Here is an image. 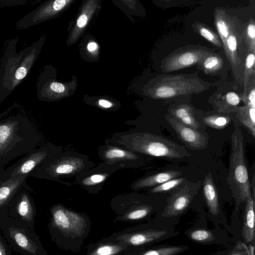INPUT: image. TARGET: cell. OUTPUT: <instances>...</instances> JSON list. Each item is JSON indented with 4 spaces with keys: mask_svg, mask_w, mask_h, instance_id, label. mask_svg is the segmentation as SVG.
<instances>
[{
    "mask_svg": "<svg viewBox=\"0 0 255 255\" xmlns=\"http://www.w3.org/2000/svg\"><path fill=\"white\" fill-rule=\"evenodd\" d=\"M223 65L222 57L213 52L206 55L197 65L206 75H212L219 72Z\"/></svg>",
    "mask_w": 255,
    "mask_h": 255,
    "instance_id": "obj_30",
    "label": "cell"
},
{
    "mask_svg": "<svg viewBox=\"0 0 255 255\" xmlns=\"http://www.w3.org/2000/svg\"><path fill=\"white\" fill-rule=\"evenodd\" d=\"M178 232L170 220L157 217L145 223L126 228L111 237L126 243L130 250L126 255L177 236Z\"/></svg>",
    "mask_w": 255,
    "mask_h": 255,
    "instance_id": "obj_6",
    "label": "cell"
},
{
    "mask_svg": "<svg viewBox=\"0 0 255 255\" xmlns=\"http://www.w3.org/2000/svg\"><path fill=\"white\" fill-rule=\"evenodd\" d=\"M18 37L7 44L0 65V104L27 78L45 41L41 36L31 45L16 51Z\"/></svg>",
    "mask_w": 255,
    "mask_h": 255,
    "instance_id": "obj_1",
    "label": "cell"
},
{
    "mask_svg": "<svg viewBox=\"0 0 255 255\" xmlns=\"http://www.w3.org/2000/svg\"><path fill=\"white\" fill-rule=\"evenodd\" d=\"M42 0H0V7H11L18 5L35 4Z\"/></svg>",
    "mask_w": 255,
    "mask_h": 255,
    "instance_id": "obj_39",
    "label": "cell"
},
{
    "mask_svg": "<svg viewBox=\"0 0 255 255\" xmlns=\"http://www.w3.org/2000/svg\"><path fill=\"white\" fill-rule=\"evenodd\" d=\"M51 214L50 231L57 246L66 251H79L91 230L89 217L61 204L52 207Z\"/></svg>",
    "mask_w": 255,
    "mask_h": 255,
    "instance_id": "obj_2",
    "label": "cell"
},
{
    "mask_svg": "<svg viewBox=\"0 0 255 255\" xmlns=\"http://www.w3.org/2000/svg\"><path fill=\"white\" fill-rule=\"evenodd\" d=\"M168 113L182 124L195 129L201 130V125L196 120L191 106L186 103H175L171 105Z\"/></svg>",
    "mask_w": 255,
    "mask_h": 255,
    "instance_id": "obj_22",
    "label": "cell"
},
{
    "mask_svg": "<svg viewBox=\"0 0 255 255\" xmlns=\"http://www.w3.org/2000/svg\"><path fill=\"white\" fill-rule=\"evenodd\" d=\"M121 169L115 165L103 162L80 173L75 178V183L91 194H97L103 188L106 181L116 171Z\"/></svg>",
    "mask_w": 255,
    "mask_h": 255,
    "instance_id": "obj_15",
    "label": "cell"
},
{
    "mask_svg": "<svg viewBox=\"0 0 255 255\" xmlns=\"http://www.w3.org/2000/svg\"><path fill=\"white\" fill-rule=\"evenodd\" d=\"M242 36L248 52L255 53V22L251 18L242 32Z\"/></svg>",
    "mask_w": 255,
    "mask_h": 255,
    "instance_id": "obj_35",
    "label": "cell"
},
{
    "mask_svg": "<svg viewBox=\"0 0 255 255\" xmlns=\"http://www.w3.org/2000/svg\"><path fill=\"white\" fill-rule=\"evenodd\" d=\"M201 184V181L191 182L188 180L167 194L162 210L155 217L171 221L183 214L197 194Z\"/></svg>",
    "mask_w": 255,
    "mask_h": 255,
    "instance_id": "obj_10",
    "label": "cell"
},
{
    "mask_svg": "<svg viewBox=\"0 0 255 255\" xmlns=\"http://www.w3.org/2000/svg\"><path fill=\"white\" fill-rule=\"evenodd\" d=\"M236 117L249 131L254 138L255 137V108L245 105L239 106L235 113Z\"/></svg>",
    "mask_w": 255,
    "mask_h": 255,
    "instance_id": "obj_29",
    "label": "cell"
},
{
    "mask_svg": "<svg viewBox=\"0 0 255 255\" xmlns=\"http://www.w3.org/2000/svg\"><path fill=\"white\" fill-rule=\"evenodd\" d=\"M234 125L235 128L231 135L229 170L227 180L236 205L239 206L244 203L251 192L245 157L244 136L237 124Z\"/></svg>",
    "mask_w": 255,
    "mask_h": 255,
    "instance_id": "obj_7",
    "label": "cell"
},
{
    "mask_svg": "<svg viewBox=\"0 0 255 255\" xmlns=\"http://www.w3.org/2000/svg\"><path fill=\"white\" fill-rule=\"evenodd\" d=\"M193 27L196 32L213 45L223 48V44L219 36L210 27L200 22L195 23Z\"/></svg>",
    "mask_w": 255,
    "mask_h": 255,
    "instance_id": "obj_34",
    "label": "cell"
},
{
    "mask_svg": "<svg viewBox=\"0 0 255 255\" xmlns=\"http://www.w3.org/2000/svg\"><path fill=\"white\" fill-rule=\"evenodd\" d=\"M203 190L210 214L214 216H218L220 214L219 196L210 172L204 179Z\"/></svg>",
    "mask_w": 255,
    "mask_h": 255,
    "instance_id": "obj_24",
    "label": "cell"
},
{
    "mask_svg": "<svg viewBox=\"0 0 255 255\" xmlns=\"http://www.w3.org/2000/svg\"><path fill=\"white\" fill-rule=\"evenodd\" d=\"M76 0H46L15 23L17 29L23 30L60 16Z\"/></svg>",
    "mask_w": 255,
    "mask_h": 255,
    "instance_id": "obj_12",
    "label": "cell"
},
{
    "mask_svg": "<svg viewBox=\"0 0 255 255\" xmlns=\"http://www.w3.org/2000/svg\"><path fill=\"white\" fill-rule=\"evenodd\" d=\"M15 107V105H12L11 107H9L5 111H3L2 113L0 114V119L3 116L5 115L7 113H8L10 111H11Z\"/></svg>",
    "mask_w": 255,
    "mask_h": 255,
    "instance_id": "obj_43",
    "label": "cell"
},
{
    "mask_svg": "<svg viewBox=\"0 0 255 255\" xmlns=\"http://www.w3.org/2000/svg\"><path fill=\"white\" fill-rule=\"evenodd\" d=\"M98 155L102 162L123 168H137L145 163L141 155L126 148L105 145L100 148Z\"/></svg>",
    "mask_w": 255,
    "mask_h": 255,
    "instance_id": "obj_16",
    "label": "cell"
},
{
    "mask_svg": "<svg viewBox=\"0 0 255 255\" xmlns=\"http://www.w3.org/2000/svg\"><path fill=\"white\" fill-rule=\"evenodd\" d=\"M181 171L177 170H167L145 176L135 180L130 186L134 191L147 189L158 185L171 179L182 176Z\"/></svg>",
    "mask_w": 255,
    "mask_h": 255,
    "instance_id": "obj_20",
    "label": "cell"
},
{
    "mask_svg": "<svg viewBox=\"0 0 255 255\" xmlns=\"http://www.w3.org/2000/svg\"><path fill=\"white\" fill-rule=\"evenodd\" d=\"M185 177H179L168 180L158 185L146 189L148 194H168L187 181Z\"/></svg>",
    "mask_w": 255,
    "mask_h": 255,
    "instance_id": "obj_31",
    "label": "cell"
},
{
    "mask_svg": "<svg viewBox=\"0 0 255 255\" xmlns=\"http://www.w3.org/2000/svg\"><path fill=\"white\" fill-rule=\"evenodd\" d=\"M188 249L187 246L152 245L131 252L128 255H175L183 253Z\"/></svg>",
    "mask_w": 255,
    "mask_h": 255,
    "instance_id": "obj_26",
    "label": "cell"
},
{
    "mask_svg": "<svg viewBox=\"0 0 255 255\" xmlns=\"http://www.w3.org/2000/svg\"><path fill=\"white\" fill-rule=\"evenodd\" d=\"M254 80H255V53L248 52L245 57L243 72V90H245Z\"/></svg>",
    "mask_w": 255,
    "mask_h": 255,
    "instance_id": "obj_32",
    "label": "cell"
},
{
    "mask_svg": "<svg viewBox=\"0 0 255 255\" xmlns=\"http://www.w3.org/2000/svg\"><path fill=\"white\" fill-rule=\"evenodd\" d=\"M241 101V97L237 93L229 92L216 100V110L220 114L235 113Z\"/></svg>",
    "mask_w": 255,
    "mask_h": 255,
    "instance_id": "obj_28",
    "label": "cell"
},
{
    "mask_svg": "<svg viewBox=\"0 0 255 255\" xmlns=\"http://www.w3.org/2000/svg\"><path fill=\"white\" fill-rule=\"evenodd\" d=\"M102 9V0H83L77 15L68 23L66 43L71 45L83 35Z\"/></svg>",
    "mask_w": 255,
    "mask_h": 255,
    "instance_id": "obj_13",
    "label": "cell"
},
{
    "mask_svg": "<svg viewBox=\"0 0 255 255\" xmlns=\"http://www.w3.org/2000/svg\"><path fill=\"white\" fill-rule=\"evenodd\" d=\"M185 234L192 241L201 245L218 243L222 239V235L219 234L218 230L205 227H192L187 230Z\"/></svg>",
    "mask_w": 255,
    "mask_h": 255,
    "instance_id": "obj_23",
    "label": "cell"
},
{
    "mask_svg": "<svg viewBox=\"0 0 255 255\" xmlns=\"http://www.w3.org/2000/svg\"><path fill=\"white\" fill-rule=\"evenodd\" d=\"M18 185V181H15L12 183H5L0 187V203H4L8 199Z\"/></svg>",
    "mask_w": 255,
    "mask_h": 255,
    "instance_id": "obj_38",
    "label": "cell"
},
{
    "mask_svg": "<svg viewBox=\"0 0 255 255\" xmlns=\"http://www.w3.org/2000/svg\"><path fill=\"white\" fill-rule=\"evenodd\" d=\"M236 23L235 20L232 29L223 45V48L231 66L236 80L242 85L244 65L247 54L244 51L246 46L243 44L242 32H240Z\"/></svg>",
    "mask_w": 255,
    "mask_h": 255,
    "instance_id": "obj_14",
    "label": "cell"
},
{
    "mask_svg": "<svg viewBox=\"0 0 255 255\" xmlns=\"http://www.w3.org/2000/svg\"></svg>",
    "mask_w": 255,
    "mask_h": 255,
    "instance_id": "obj_44",
    "label": "cell"
},
{
    "mask_svg": "<svg viewBox=\"0 0 255 255\" xmlns=\"http://www.w3.org/2000/svg\"><path fill=\"white\" fill-rule=\"evenodd\" d=\"M85 50L89 54L97 55L99 50V45L94 37L91 34H87L83 39Z\"/></svg>",
    "mask_w": 255,
    "mask_h": 255,
    "instance_id": "obj_37",
    "label": "cell"
},
{
    "mask_svg": "<svg viewBox=\"0 0 255 255\" xmlns=\"http://www.w3.org/2000/svg\"><path fill=\"white\" fill-rule=\"evenodd\" d=\"M119 144L142 156L171 160H180L191 156L184 146L162 136L151 133L140 134L130 141H123Z\"/></svg>",
    "mask_w": 255,
    "mask_h": 255,
    "instance_id": "obj_8",
    "label": "cell"
},
{
    "mask_svg": "<svg viewBox=\"0 0 255 255\" xmlns=\"http://www.w3.org/2000/svg\"><path fill=\"white\" fill-rule=\"evenodd\" d=\"M130 249L124 242L111 236L87 247V255H126Z\"/></svg>",
    "mask_w": 255,
    "mask_h": 255,
    "instance_id": "obj_19",
    "label": "cell"
},
{
    "mask_svg": "<svg viewBox=\"0 0 255 255\" xmlns=\"http://www.w3.org/2000/svg\"><path fill=\"white\" fill-rule=\"evenodd\" d=\"M164 118L185 146L193 150L205 149L208 144L207 133L186 126L167 114Z\"/></svg>",
    "mask_w": 255,
    "mask_h": 255,
    "instance_id": "obj_17",
    "label": "cell"
},
{
    "mask_svg": "<svg viewBox=\"0 0 255 255\" xmlns=\"http://www.w3.org/2000/svg\"><path fill=\"white\" fill-rule=\"evenodd\" d=\"M14 239L16 244L25 250L31 251V244L27 237L23 234L17 232L14 234Z\"/></svg>",
    "mask_w": 255,
    "mask_h": 255,
    "instance_id": "obj_40",
    "label": "cell"
},
{
    "mask_svg": "<svg viewBox=\"0 0 255 255\" xmlns=\"http://www.w3.org/2000/svg\"><path fill=\"white\" fill-rule=\"evenodd\" d=\"M118 8L132 22L145 17V10L139 0H111Z\"/></svg>",
    "mask_w": 255,
    "mask_h": 255,
    "instance_id": "obj_25",
    "label": "cell"
},
{
    "mask_svg": "<svg viewBox=\"0 0 255 255\" xmlns=\"http://www.w3.org/2000/svg\"><path fill=\"white\" fill-rule=\"evenodd\" d=\"M61 151L60 148L49 144L38 149H32L28 152L22 162L16 167L13 173V178L25 175L36 167H39L45 161Z\"/></svg>",
    "mask_w": 255,
    "mask_h": 255,
    "instance_id": "obj_18",
    "label": "cell"
},
{
    "mask_svg": "<svg viewBox=\"0 0 255 255\" xmlns=\"http://www.w3.org/2000/svg\"><path fill=\"white\" fill-rule=\"evenodd\" d=\"M12 110L0 119V158L28 152L39 141L32 122L21 114H11Z\"/></svg>",
    "mask_w": 255,
    "mask_h": 255,
    "instance_id": "obj_3",
    "label": "cell"
},
{
    "mask_svg": "<svg viewBox=\"0 0 255 255\" xmlns=\"http://www.w3.org/2000/svg\"><path fill=\"white\" fill-rule=\"evenodd\" d=\"M244 203L245 211L242 230V235L244 242L247 244L255 243V196L252 193L247 197Z\"/></svg>",
    "mask_w": 255,
    "mask_h": 255,
    "instance_id": "obj_21",
    "label": "cell"
},
{
    "mask_svg": "<svg viewBox=\"0 0 255 255\" xmlns=\"http://www.w3.org/2000/svg\"><path fill=\"white\" fill-rule=\"evenodd\" d=\"M17 209L18 214L23 218H28L30 215L31 209L26 197L22 199L18 203Z\"/></svg>",
    "mask_w": 255,
    "mask_h": 255,
    "instance_id": "obj_41",
    "label": "cell"
},
{
    "mask_svg": "<svg viewBox=\"0 0 255 255\" xmlns=\"http://www.w3.org/2000/svg\"><path fill=\"white\" fill-rule=\"evenodd\" d=\"M163 194H142L136 191L117 195L111 200L110 206L117 215L115 221L132 222L148 221L163 209Z\"/></svg>",
    "mask_w": 255,
    "mask_h": 255,
    "instance_id": "obj_5",
    "label": "cell"
},
{
    "mask_svg": "<svg viewBox=\"0 0 255 255\" xmlns=\"http://www.w3.org/2000/svg\"><path fill=\"white\" fill-rule=\"evenodd\" d=\"M213 52L214 50L200 45H187L163 58L160 67L164 73L180 70L197 65L206 55Z\"/></svg>",
    "mask_w": 255,
    "mask_h": 255,
    "instance_id": "obj_11",
    "label": "cell"
},
{
    "mask_svg": "<svg viewBox=\"0 0 255 255\" xmlns=\"http://www.w3.org/2000/svg\"><path fill=\"white\" fill-rule=\"evenodd\" d=\"M211 84L198 76L189 74H163L152 79L147 84L146 93L158 100H175L191 97L207 90Z\"/></svg>",
    "mask_w": 255,
    "mask_h": 255,
    "instance_id": "obj_4",
    "label": "cell"
},
{
    "mask_svg": "<svg viewBox=\"0 0 255 255\" xmlns=\"http://www.w3.org/2000/svg\"><path fill=\"white\" fill-rule=\"evenodd\" d=\"M98 105L102 108L104 109H109L113 107V103L105 99H100L98 101Z\"/></svg>",
    "mask_w": 255,
    "mask_h": 255,
    "instance_id": "obj_42",
    "label": "cell"
},
{
    "mask_svg": "<svg viewBox=\"0 0 255 255\" xmlns=\"http://www.w3.org/2000/svg\"><path fill=\"white\" fill-rule=\"evenodd\" d=\"M214 15L215 25L223 45L232 29L235 19H232L225 10L220 8L215 9Z\"/></svg>",
    "mask_w": 255,
    "mask_h": 255,
    "instance_id": "obj_27",
    "label": "cell"
},
{
    "mask_svg": "<svg viewBox=\"0 0 255 255\" xmlns=\"http://www.w3.org/2000/svg\"><path fill=\"white\" fill-rule=\"evenodd\" d=\"M241 98L245 105L255 108V80L243 90Z\"/></svg>",
    "mask_w": 255,
    "mask_h": 255,
    "instance_id": "obj_36",
    "label": "cell"
},
{
    "mask_svg": "<svg viewBox=\"0 0 255 255\" xmlns=\"http://www.w3.org/2000/svg\"><path fill=\"white\" fill-rule=\"evenodd\" d=\"M95 166L86 155L60 152L45 161L37 168V175L63 184V178H75Z\"/></svg>",
    "mask_w": 255,
    "mask_h": 255,
    "instance_id": "obj_9",
    "label": "cell"
},
{
    "mask_svg": "<svg viewBox=\"0 0 255 255\" xmlns=\"http://www.w3.org/2000/svg\"><path fill=\"white\" fill-rule=\"evenodd\" d=\"M203 123L206 126L217 129H222L229 125L231 117L228 114H215L209 115L202 118Z\"/></svg>",
    "mask_w": 255,
    "mask_h": 255,
    "instance_id": "obj_33",
    "label": "cell"
}]
</instances>
